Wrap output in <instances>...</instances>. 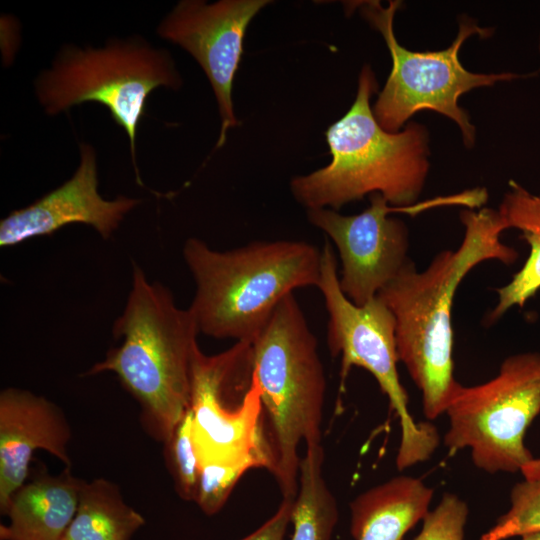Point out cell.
I'll list each match as a JSON object with an SVG mask.
<instances>
[{
  "mask_svg": "<svg viewBox=\"0 0 540 540\" xmlns=\"http://www.w3.org/2000/svg\"><path fill=\"white\" fill-rule=\"evenodd\" d=\"M460 220L465 230L456 250L437 253L421 272L410 260L377 295L394 315L398 358L421 391L428 419L446 412L459 384L453 376L451 324L459 284L484 261L510 265L518 259L500 240L508 227L498 210L464 209Z\"/></svg>",
  "mask_w": 540,
  "mask_h": 540,
  "instance_id": "cell-1",
  "label": "cell"
},
{
  "mask_svg": "<svg viewBox=\"0 0 540 540\" xmlns=\"http://www.w3.org/2000/svg\"><path fill=\"white\" fill-rule=\"evenodd\" d=\"M200 333L192 311L133 265L132 286L113 335L122 338L86 375L112 372L137 401L140 424L164 443L190 408L192 362Z\"/></svg>",
  "mask_w": 540,
  "mask_h": 540,
  "instance_id": "cell-2",
  "label": "cell"
},
{
  "mask_svg": "<svg viewBox=\"0 0 540 540\" xmlns=\"http://www.w3.org/2000/svg\"><path fill=\"white\" fill-rule=\"evenodd\" d=\"M377 90L376 76L365 65L352 106L326 131L331 162L291 180L293 197L307 210L336 211L374 193L394 207L416 204L429 170L428 131L414 122L402 131L384 130L370 106Z\"/></svg>",
  "mask_w": 540,
  "mask_h": 540,
  "instance_id": "cell-3",
  "label": "cell"
},
{
  "mask_svg": "<svg viewBox=\"0 0 540 540\" xmlns=\"http://www.w3.org/2000/svg\"><path fill=\"white\" fill-rule=\"evenodd\" d=\"M183 258L195 282L189 309L200 333L252 343L295 289L317 287L322 252L304 241H254L218 251L188 238Z\"/></svg>",
  "mask_w": 540,
  "mask_h": 540,
  "instance_id": "cell-4",
  "label": "cell"
},
{
  "mask_svg": "<svg viewBox=\"0 0 540 540\" xmlns=\"http://www.w3.org/2000/svg\"><path fill=\"white\" fill-rule=\"evenodd\" d=\"M273 471L283 497L298 491V447L321 444L326 377L318 342L293 293L252 342Z\"/></svg>",
  "mask_w": 540,
  "mask_h": 540,
  "instance_id": "cell-5",
  "label": "cell"
},
{
  "mask_svg": "<svg viewBox=\"0 0 540 540\" xmlns=\"http://www.w3.org/2000/svg\"><path fill=\"white\" fill-rule=\"evenodd\" d=\"M181 85L169 51L139 36L112 39L101 48L64 45L34 83L36 97L48 115L86 102L104 105L128 135L138 179L135 141L146 101L158 87L177 90Z\"/></svg>",
  "mask_w": 540,
  "mask_h": 540,
  "instance_id": "cell-6",
  "label": "cell"
},
{
  "mask_svg": "<svg viewBox=\"0 0 540 540\" xmlns=\"http://www.w3.org/2000/svg\"><path fill=\"white\" fill-rule=\"evenodd\" d=\"M400 6V1H390L387 7L379 1L358 4L361 15L381 33L392 58L391 72L372 108L375 119L384 130L398 132L416 112L432 110L453 120L461 130L464 145L471 148L475 127L458 105L460 96L520 75L474 73L461 64L459 50L465 40L475 34L488 37L492 33V29L481 28L466 16L460 20L456 39L448 48L425 52L404 48L393 30V18Z\"/></svg>",
  "mask_w": 540,
  "mask_h": 540,
  "instance_id": "cell-7",
  "label": "cell"
},
{
  "mask_svg": "<svg viewBox=\"0 0 540 540\" xmlns=\"http://www.w3.org/2000/svg\"><path fill=\"white\" fill-rule=\"evenodd\" d=\"M317 285L328 314L327 344L332 357H341L343 385L352 367L366 369L387 396L399 418L401 440L396 457L398 469L427 460L438 445V434L429 423H416L408 408V395L397 371L396 322L388 306L376 296L359 306L343 293L337 260L328 240L321 249Z\"/></svg>",
  "mask_w": 540,
  "mask_h": 540,
  "instance_id": "cell-8",
  "label": "cell"
},
{
  "mask_svg": "<svg viewBox=\"0 0 540 540\" xmlns=\"http://www.w3.org/2000/svg\"><path fill=\"white\" fill-rule=\"evenodd\" d=\"M445 413L450 453L468 448L474 464L488 473L521 471L534 459L524 436L540 413V353L507 357L485 383H459Z\"/></svg>",
  "mask_w": 540,
  "mask_h": 540,
  "instance_id": "cell-9",
  "label": "cell"
},
{
  "mask_svg": "<svg viewBox=\"0 0 540 540\" xmlns=\"http://www.w3.org/2000/svg\"><path fill=\"white\" fill-rule=\"evenodd\" d=\"M190 409L199 465L259 460L272 472L273 455L266 431L260 388L254 375L250 342L192 362Z\"/></svg>",
  "mask_w": 540,
  "mask_h": 540,
  "instance_id": "cell-10",
  "label": "cell"
},
{
  "mask_svg": "<svg viewBox=\"0 0 540 540\" xmlns=\"http://www.w3.org/2000/svg\"><path fill=\"white\" fill-rule=\"evenodd\" d=\"M379 193L370 195V205L356 215L345 216L333 209H308V221L333 241L341 262L340 288L356 305L374 299L411 260L409 230L391 213L412 215L413 207L388 206Z\"/></svg>",
  "mask_w": 540,
  "mask_h": 540,
  "instance_id": "cell-11",
  "label": "cell"
},
{
  "mask_svg": "<svg viewBox=\"0 0 540 540\" xmlns=\"http://www.w3.org/2000/svg\"><path fill=\"white\" fill-rule=\"evenodd\" d=\"M268 0H182L165 16L158 35L186 50L201 66L213 89L221 120L216 148L238 125L232 86L243 54L247 27Z\"/></svg>",
  "mask_w": 540,
  "mask_h": 540,
  "instance_id": "cell-12",
  "label": "cell"
},
{
  "mask_svg": "<svg viewBox=\"0 0 540 540\" xmlns=\"http://www.w3.org/2000/svg\"><path fill=\"white\" fill-rule=\"evenodd\" d=\"M79 149L80 163L69 180L1 220V247L50 235L75 223L91 226L108 239L125 215L141 202L122 195L113 200L104 199L98 192L96 152L84 142L80 143Z\"/></svg>",
  "mask_w": 540,
  "mask_h": 540,
  "instance_id": "cell-13",
  "label": "cell"
},
{
  "mask_svg": "<svg viewBox=\"0 0 540 540\" xmlns=\"http://www.w3.org/2000/svg\"><path fill=\"white\" fill-rule=\"evenodd\" d=\"M70 424L62 409L44 396L19 388L0 393V512L7 515L15 493L26 483L36 450L71 467Z\"/></svg>",
  "mask_w": 540,
  "mask_h": 540,
  "instance_id": "cell-14",
  "label": "cell"
},
{
  "mask_svg": "<svg viewBox=\"0 0 540 540\" xmlns=\"http://www.w3.org/2000/svg\"><path fill=\"white\" fill-rule=\"evenodd\" d=\"M66 468L61 474L41 472L13 496L0 526L1 540H61L78 507L84 483Z\"/></svg>",
  "mask_w": 540,
  "mask_h": 540,
  "instance_id": "cell-15",
  "label": "cell"
},
{
  "mask_svg": "<svg viewBox=\"0 0 540 540\" xmlns=\"http://www.w3.org/2000/svg\"><path fill=\"white\" fill-rule=\"evenodd\" d=\"M432 498L422 480L394 477L350 502V533L354 540H402L428 513Z\"/></svg>",
  "mask_w": 540,
  "mask_h": 540,
  "instance_id": "cell-16",
  "label": "cell"
},
{
  "mask_svg": "<svg viewBox=\"0 0 540 540\" xmlns=\"http://www.w3.org/2000/svg\"><path fill=\"white\" fill-rule=\"evenodd\" d=\"M509 187L498 211L508 229L521 231L520 238L529 244L530 254L511 281L496 289L498 302L486 318L488 325L511 307H523L540 289V194L530 193L513 180Z\"/></svg>",
  "mask_w": 540,
  "mask_h": 540,
  "instance_id": "cell-17",
  "label": "cell"
},
{
  "mask_svg": "<svg viewBox=\"0 0 540 540\" xmlns=\"http://www.w3.org/2000/svg\"><path fill=\"white\" fill-rule=\"evenodd\" d=\"M145 524L119 487L105 478L84 481L76 513L61 540H130Z\"/></svg>",
  "mask_w": 540,
  "mask_h": 540,
  "instance_id": "cell-18",
  "label": "cell"
},
{
  "mask_svg": "<svg viewBox=\"0 0 540 540\" xmlns=\"http://www.w3.org/2000/svg\"><path fill=\"white\" fill-rule=\"evenodd\" d=\"M321 444L306 446L300 458L298 491L295 496L290 540H331L338 521L337 502L323 477Z\"/></svg>",
  "mask_w": 540,
  "mask_h": 540,
  "instance_id": "cell-19",
  "label": "cell"
},
{
  "mask_svg": "<svg viewBox=\"0 0 540 540\" xmlns=\"http://www.w3.org/2000/svg\"><path fill=\"white\" fill-rule=\"evenodd\" d=\"M520 472L524 480L512 488L510 508L479 540H506L540 532V459H533Z\"/></svg>",
  "mask_w": 540,
  "mask_h": 540,
  "instance_id": "cell-20",
  "label": "cell"
},
{
  "mask_svg": "<svg viewBox=\"0 0 540 540\" xmlns=\"http://www.w3.org/2000/svg\"><path fill=\"white\" fill-rule=\"evenodd\" d=\"M163 444L165 465L178 496L185 501H194L200 465L193 441V413L190 408Z\"/></svg>",
  "mask_w": 540,
  "mask_h": 540,
  "instance_id": "cell-21",
  "label": "cell"
},
{
  "mask_svg": "<svg viewBox=\"0 0 540 540\" xmlns=\"http://www.w3.org/2000/svg\"><path fill=\"white\" fill-rule=\"evenodd\" d=\"M253 468H263V466L255 458L207 463L200 466L194 502L204 514L208 516L217 514L227 502L240 478Z\"/></svg>",
  "mask_w": 540,
  "mask_h": 540,
  "instance_id": "cell-22",
  "label": "cell"
},
{
  "mask_svg": "<svg viewBox=\"0 0 540 540\" xmlns=\"http://www.w3.org/2000/svg\"><path fill=\"white\" fill-rule=\"evenodd\" d=\"M468 506L457 495L445 493L439 504L423 518L414 540H464Z\"/></svg>",
  "mask_w": 540,
  "mask_h": 540,
  "instance_id": "cell-23",
  "label": "cell"
},
{
  "mask_svg": "<svg viewBox=\"0 0 540 540\" xmlns=\"http://www.w3.org/2000/svg\"><path fill=\"white\" fill-rule=\"evenodd\" d=\"M295 497H283L277 511L251 534L240 540H284L291 523V513Z\"/></svg>",
  "mask_w": 540,
  "mask_h": 540,
  "instance_id": "cell-24",
  "label": "cell"
},
{
  "mask_svg": "<svg viewBox=\"0 0 540 540\" xmlns=\"http://www.w3.org/2000/svg\"><path fill=\"white\" fill-rule=\"evenodd\" d=\"M521 540H540V532H533L522 535Z\"/></svg>",
  "mask_w": 540,
  "mask_h": 540,
  "instance_id": "cell-25",
  "label": "cell"
}]
</instances>
